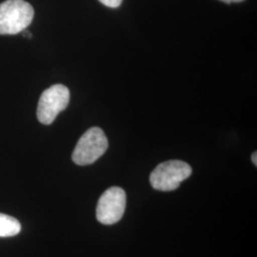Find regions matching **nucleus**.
Wrapping results in <instances>:
<instances>
[{"label": "nucleus", "mask_w": 257, "mask_h": 257, "mask_svg": "<svg viewBox=\"0 0 257 257\" xmlns=\"http://www.w3.org/2000/svg\"><path fill=\"white\" fill-rule=\"evenodd\" d=\"M103 5L110 7V8H117L122 3V0H99Z\"/></svg>", "instance_id": "obj_7"}, {"label": "nucleus", "mask_w": 257, "mask_h": 257, "mask_svg": "<svg viewBox=\"0 0 257 257\" xmlns=\"http://www.w3.org/2000/svg\"><path fill=\"white\" fill-rule=\"evenodd\" d=\"M109 146L107 137L98 127L89 128L78 140L74 153L73 161L76 165L92 164L101 157Z\"/></svg>", "instance_id": "obj_3"}, {"label": "nucleus", "mask_w": 257, "mask_h": 257, "mask_svg": "<svg viewBox=\"0 0 257 257\" xmlns=\"http://www.w3.org/2000/svg\"><path fill=\"white\" fill-rule=\"evenodd\" d=\"M35 11L24 0H7L0 4V35L22 33L33 22Z\"/></svg>", "instance_id": "obj_1"}, {"label": "nucleus", "mask_w": 257, "mask_h": 257, "mask_svg": "<svg viewBox=\"0 0 257 257\" xmlns=\"http://www.w3.org/2000/svg\"><path fill=\"white\" fill-rule=\"evenodd\" d=\"M192 168L181 160L166 161L156 167L150 176L154 189L162 192L175 191L192 175Z\"/></svg>", "instance_id": "obj_2"}, {"label": "nucleus", "mask_w": 257, "mask_h": 257, "mask_svg": "<svg viewBox=\"0 0 257 257\" xmlns=\"http://www.w3.org/2000/svg\"><path fill=\"white\" fill-rule=\"evenodd\" d=\"M22 33H23L24 37H28V38H32V34H31L30 32H28V31H26V30H24Z\"/></svg>", "instance_id": "obj_10"}, {"label": "nucleus", "mask_w": 257, "mask_h": 257, "mask_svg": "<svg viewBox=\"0 0 257 257\" xmlns=\"http://www.w3.org/2000/svg\"><path fill=\"white\" fill-rule=\"evenodd\" d=\"M220 1L224 2V3H227V4H230L232 2H242L244 0H220Z\"/></svg>", "instance_id": "obj_9"}, {"label": "nucleus", "mask_w": 257, "mask_h": 257, "mask_svg": "<svg viewBox=\"0 0 257 257\" xmlns=\"http://www.w3.org/2000/svg\"><path fill=\"white\" fill-rule=\"evenodd\" d=\"M21 225L18 219L4 213H0V237H10L19 234Z\"/></svg>", "instance_id": "obj_6"}, {"label": "nucleus", "mask_w": 257, "mask_h": 257, "mask_svg": "<svg viewBox=\"0 0 257 257\" xmlns=\"http://www.w3.org/2000/svg\"><path fill=\"white\" fill-rule=\"evenodd\" d=\"M126 209V193L111 187L103 193L96 207V218L104 225H112L122 218Z\"/></svg>", "instance_id": "obj_5"}, {"label": "nucleus", "mask_w": 257, "mask_h": 257, "mask_svg": "<svg viewBox=\"0 0 257 257\" xmlns=\"http://www.w3.org/2000/svg\"><path fill=\"white\" fill-rule=\"evenodd\" d=\"M257 154H256V152H255V153H253V154H252V156H251V161H252V162H253V164H254V165L256 166L257 165Z\"/></svg>", "instance_id": "obj_8"}, {"label": "nucleus", "mask_w": 257, "mask_h": 257, "mask_svg": "<svg viewBox=\"0 0 257 257\" xmlns=\"http://www.w3.org/2000/svg\"><path fill=\"white\" fill-rule=\"evenodd\" d=\"M70 102V91L61 84H56L42 92L37 105V119L44 125L55 121L59 112L64 110Z\"/></svg>", "instance_id": "obj_4"}]
</instances>
